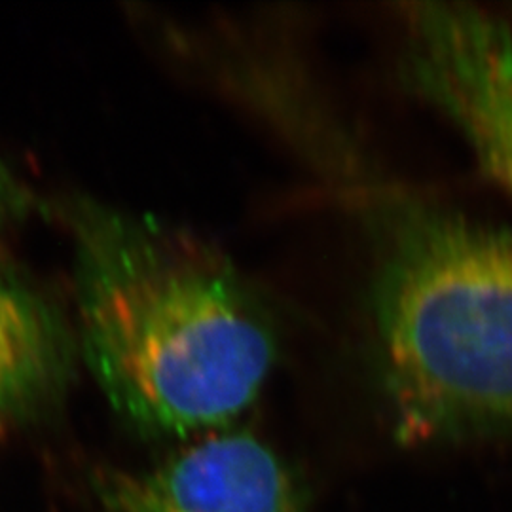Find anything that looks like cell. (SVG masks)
I'll return each instance as SVG.
<instances>
[{
	"mask_svg": "<svg viewBox=\"0 0 512 512\" xmlns=\"http://www.w3.org/2000/svg\"><path fill=\"white\" fill-rule=\"evenodd\" d=\"M59 215L73 243L80 359L112 410L150 437L224 431L277 359L270 310L196 234L90 196Z\"/></svg>",
	"mask_w": 512,
	"mask_h": 512,
	"instance_id": "1",
	"label": "cell"
},
{
	"mask_svg": "<svg viewBox=\"0 0 512 512\" xmlns=\"http://www.w3.org/2000/svg\"><path fill=\"white\" fill-rule=\"evenodd\" d=\"M385 395L404 442L512 437V232L406 219L374 291Z\"/></svg>",
	"mask_w": 512,
	"mask_h": 512,
	"instance_id": "2",
	"label": "cell"
},
{
	"mask_svg": "<svg viewBox=\"0 0 512 512\" xmlns=\"http://www.w3.org/2000/svg\"><path fill=\"white\" fill-rule=\"evenodd\" d=\"M406 73L512 194V33L463 2L404 6Z\"/></svg>",
	"mask_w": 512,
	"mask_h": 512,
	"instance_id": "3",
	"label": "cell"
},
{
	"mask_svg": "<svg viewBox=\"0 0 512 512\" xmlns=\"http://www.w3.org/2000/svg\"><path fill=\"white\" fill-rule=\"evenodd\" d=\"M99 512H308L289 467L245 431H217L162 463L92 476Z\"/></svg>",
	"mask_w": 512,
	"mask_h": 512,
	"instance_id": "4",
	"label": "cell"
},
{
	"mask_svg": "<svg viewBox=\"0 0 512 512\" xmlns=\"http://www.w3.org/2000/svg\"><path fill=\"white\" fill-rule=\"evenodd\" d=\"M80 348L54 300L0 264V423L48 420L69 395Z\"/></svg>",
	"mask_w": 512,
	"mask_h": 512,
	"instance_id": "5",
	"label": "cell"
},
{
	"mask_svg": "<svg viewBox=\"0 0 512 512\" xmlns=\"http://www.w3.org/2000/svg\"><path fill=\"white\" fill-rule=\"evenodd\" d=\"M40 207L33 190L0 158V238Z\"/></svg>",
	"mask_w": 512,
	"mask_h": 512,
	"instance_id": "6",
	"label": "cell"
},
{
	"mask_svg": "<svg viewBox=\"0 0 512 512\" xmlns=\"http://www.w3.org/2000/svg\"><path fill=\"white\" fill-rule=\"evenodd\" d=\"M0 425H2V423H0Z\"/></svg>",
	"mask_w": 512,
	"mask_h": 512,
	"instance_id": "7",
	"label": "cell"
}]
</instances>
